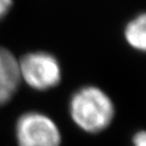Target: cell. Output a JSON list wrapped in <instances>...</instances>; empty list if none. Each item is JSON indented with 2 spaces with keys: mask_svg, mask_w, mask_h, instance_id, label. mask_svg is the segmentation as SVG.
<instances>
[{
  "mask_svg": "<svg viewBox=\"0 0 146 146\" xmlns=\"http://www.w3.org/2000/svg\"><path fill=\"white\" fill-rule=\"evenodd\" d=\"M73 122L88 133H98L112 123L115 106L110 96L96 86H85L73 94L69 103Z\"/></svg>",
  "mask_w": 146,
  "mask_h": 146,
  "instance_id": "1",
  "label": "cell"
},
{
  "mask_svg": "<svg viewBox=\"0 0 146 146\" xmlns=\"http://www.w3.org/2000/svg\"><path fill=\"white\" fill-rule=\"evenodd\" d=\"M21 79L36 90L55 87L61 80V67L58 60L49 53L34 52L18 60Z\"/></svg>",
  "mask_w": 146,
  "mask_h": 146,
  "instance_id": "2",
  "label": "cell"
},
{
  "mask_svg": "<svg viewBox=\"0 0 146 146\" xmlns=\"http://www.w3.org/2000/svg\"><path fill=\"white\" fill-rule=\"evenodd\" d=\"M18 146H60L61 133L52 119L41 113L23 114L16 123Z\"/></svg>",
  "mask_w": 146,
  "mask_h": 146,
  "instance_id": "3",
  "label": "cell"
},
{
  "mask_svg": "<svg viewBox=\"0 0 146 146\" xmlns=\"http://www.w3.org/2000/svg\"><path fill=\"white\" fill-rule=\"evenodd\" d=\"M18 60L4 48H0V106L8 102L21 83Z\"/></svg>",
  "mask_w": 146,
  "mask_h": 146,
  "instance_id": "4",
  "label": "cell"
},
{
  "mask_svg": "<svg viewBox=\"0 0 146 146\" xmlns=\"http://www.w3.org/2000/svg\"><path fill=\"white\" fill-rule=\"evenodd\" d=\"M125 39L132 48L146 52V13L140 14L128 23Z\"/></svg>",
  "mask_w": 146,
  "mask_h": 146,
  "instance_id": "5",
  "label": "cell"
},
{
  "mask_svg": "<svg viewBox=\"0 0 146 146\" xmlns=\"http://www.w3.org/2000/svg\"><path fill=\"white\" fill-rule=\"evenodd\" d=\"M134 146H146V131H139L133 137Z\"/></svg>",
  "mask_w": 146,
  "mask_h": 146,
  "instance_id": "6",
  "label": "cell"
},
{
  "mask_svg": "<svg viewBox=\"0 0 146 146\" xmlns=\"http://www.w3.org/2000/svg\"><path fill=\"white\" fill-rule=\"evenodd\" d=\"M11 6V0H0V18L3 17Z\"/></svg>",
  "mask_w": 146,
  "mask_h": 146,
  "instance_id": "7",
  "label": "cell"
}]
</instances>
